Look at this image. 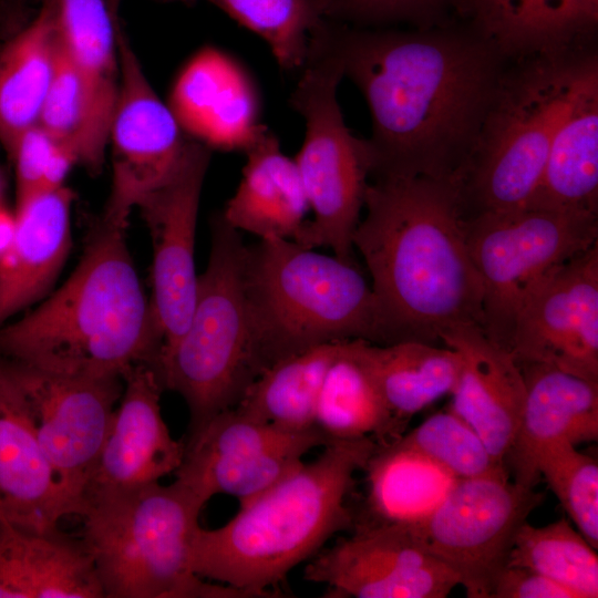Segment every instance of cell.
<instances>
[{
	"mask_svg": "<svg viewBox=\"0 0 598 598\" xmlns=\"http://www.w3.org/2000/svg\"><path fill=\"white\" fill-rule=\"evenodd\" d=\"M309 42L338 60L367 101L372 176H457L508 63L468 20L399 29L324 18Z\"/></svg>",
	"mask_w": 598,
	"mask_h": 598,
	"instance_id": "6da1fadb",
	"label": "cell"
},
{
	"mask_svg": "<svg viewBox=\"0 0 598 598\" xmlns=\"http://www.w3.org/2000/svg\"><path fill=\"white\" fill-rule=\"evenodd\" d=\"M373 177L352 244L372 278L384 344L432 342L458 324L483 328V289L466 245L458 177Z\"/></svg>",
	"mask_w": 598,
	"mask_h": 598,
	"instance_id": "7a4b0ae2",
	"label": "cell"
},
{
	"mask_svg": "<svg viewBox=\"0 0 598 598\" xmlns=\"http://www.w3.org/2000/svg\"><path fill=\"white\" fill-rule=\"evenodd\" d=\"M127 225L103 215L68 280L21 319L0 327V357L55 374L156 372L161 342L127 243Z\"/></svg>",
	"mask_w": 598,
	"mask_h": 598,
	"instance_id": "3957f363",
	"label": "cell"
},
{
	"mask_svg": "<svg viewBox=\"0 0 598 598\" xmlns=\"http://www.w3.org/2000/svg\"><path fill=\"white\" fill-rule=\"evenodd\" d=\"M379 444L371 437L332 441L309 463L239 503L238 512L215 529L198 528L192 566L197 576L275 597L299 564L312 558L334 534L354 525L348 505L354 475Z\"/></svg>",
	"mask_w": 598,
	"mask_h": 598,
	"instance_id": "277c9868",
	"label": "cell"
},
{
	"mask_svg": "<svg viewBox=\"0 0 598 598\" xmlns=\"http://www.w3.org/2000/svg\"><path fill=\"white\" fill-rule=\"evenodd\" d=\"M596 71L597 44L508 61L457 175L466 216L528 205L561 118Z\"/></svg>",
	"mask_w": 598,
	"mask_h": 598,
	"instance_id": "5b68a950",
	"label": "cell"
},
{
	"mask_svg": "<svg viewBox=\"0 0 598 598\" xmlns=\"http://www.w3.org/2000/svg\"><path fill=\"white\" fill-rule=\"evenodd\" d=\"M205 502L174 481L87 495L81 538L104 598H249L213 585L192 566L193 542Z\"/></svg>",
	"mask_w": 598,
	"mask_h": 598,
	"instance_id": "8992f818",
	"label": "cell"
},
{
	"mask_svg": "<svg viewBox=\"0 0 598 598\" xmlns=\"http://www.w3.org/2000/svg\"><path fill=\"white\" fill-rule=\"evenodd\" d=\"M243 274L262 371L331 342L384 344L373 291L352 264L290 239H260L245 247Z\"/></svg>",
	"mask_w": 598,
	"mask_h": 598,
	"instance_id": "52a82bcc",
	"label": "cell"
},
{
	"mask_svg": "<svg viewBox=\"0 0 598 598\" xmlns=\"http://www.w3.org/2000/svg\"><path fill=\"white\" fill-rule=\"evenodd\" d=\"M245 247L239 230L217 215L188 324L157 371L164 390L188 408L186 436L235 408L262 371L244 287Z\"/></svg>",
	"mask_w": 598,
	"mask_h": 598,
	"instance_id": "ba28073f",
	"label": "cell"
},
{
	"mask_svg": "<svg viewBox=\"0 0 598 598\" xmlns=\"http://www.w3.org/2000/svg\"><path fill=\"white\" fill-rule=\"evenodd\" d=\"M291 106L306 123L305 141L297 164L309 209L295 238L306 248L324 246L352 264V238L364 206L371 161L365 138L347 127L337 99L343 73L338 60L323 49L308 44Z\"/></svg>",
	"mask_w": 598,
	"mask_h": 598,
	"instance_id": "9c48e42d",
	"label": "cell"
},
{
	"mask_svg": "<svg viewBox=\"0 0 598 598\" xmlns=\"http://www.w3.org/2000/svg\"><path fill=\"white\" fill-rule=\"evenodd\" d=\"M470 257L483 289V329L509 350L515 319L557 267L598 243V215L524 206L467 215Z\"/></svg>",
	"mask_w": 598,
	"mask_h": 598,
	"instance_id": "30bf717a",
	"label": "cell"
},
{
	"mask_svg": "<svg viewBox=\"0 0 598 598\" xmlns=\"http://www.w3.org/2000/svg\"><path fill=\"white\" fill-rule=\"evenodd\" d=\"M542 496L506 473L458 480L427 516L408 526L456 575L467 597L491 598L517 530Z\"/></svg>",
	"mask_w": 598,
	"mask_h": 598,
	"instance_id": "8fae6325",
	"label": "cell"
},
{
	"mask_svg": "<svg viewBox=\"0 0 598 598\" xmlns=\"http://www.w3.org/2000/svg\"><path fill=\"white\" fill-rule=\"evenodd\" d=\"M184 441L176 481L205 503L218 494L246 502L296 468L311 450L332 442L318 427L280 429L236 406Z\"/></svg>",
	"mask_w": 598,
	"mask_h": 598,
	"instance_id": "7c38bea8",
	"label": "cell"
},
{
	"mask_svg": "<svg viewBox=\"0 0 598 598\" xmlns=\"http://www.w3.org/2000/svg\"><path fill=\"white\" fill-rule=\"evenodd\" d=\"M10 362L39 444L72 515L79 516L123 379L55 374Z\"/></svg>",
	"mask_w": 598,
	"mask_h": 598,
	"instance_id": "4fadbf2b",
	"label": "cell"
},
{
	"mask_svg": "<svg viewBox=\"0 0 598 598\" xmlns=\"http://www.w3.org/2000/svg\"><path fill=\"white\" fill-rule=\"evenodd\" d=\"M209 158V147L188 140L169 176L137 206L153 248L150 306L161 342L156 372L184 333L195 302V233Z\"/></svg>",
	"mask_w": 598,
	"mask_h": 598,
	"instance_id": "5bb4252c",
	"label": "cell"
},
{
	"mask_svg": "<svg viewBox=\"0 0 598 598\" xmlns=\"http://www.w3.org/2000/svg\"><path fill=\"white\" fill-rule=\"evenodd\" d=\"M303 577L327 586V597L445 598L460 586L408 525L391 523L357 524L310 558Z\"/></svg>",
	"mask_w": 598,
	"mask_h": 598,
	"instance_id": "9a60e30c",
	"label": "cell"
},
{
	"mask_svg": "<svg viewBox=\"0 0 598 598\" xmlns=\"http://www.w3.org/2000/svg\"><path fill=\"white\" fill-rule=\"evenodd\" d=\"M117 52L120 86L107 142L112 186L102 215L127 225L132 210L173 172L188 140L153 90L122 29Z\"/></svg>",
	"mask_w": 598,
	"mask_h": 598,
	"instance_id": "2e32d148",
	"label": "cell"
},
{
	"mask_svg": "<svg viewBox=\"0 0 598 598\" xmlns=\"http://www.w3.org/2000/svg\"><path fill=\"white\" fill-rule=\"evenodd\" d=\"M518 363H543L598 382V243L553 270L513 327Z\"/></svg>",
	"mask_w": 598,
	"mask_h": 598,
	"instance_id": "e0dca14e",
	"label": "cell"
},
{
	"mask_svg": "<svg viewBox=\"0 0 598 598\" xmlns=\"http://www.w3.org/2000/svg\"><path fill=\"white\" fill-rule=\"evenodd\" d=\"M122 379V395L83 501L99 492L159 482L174 473L183 460L185 441L174 439L163 419L164 388L155 370L147 363H135L125 370Z\"/></svg>",
	"mask_w": 598,
	"mask_h": 598,
	"instance_id": "ac0fdd59",
	"label": "cell"
},
{
	"mask_svg": "<svg viewBox=\"0 0 598 598\" xmlns=\"http://www.w3.org/2000/svg\"><path fill=\"white\" fill-rule=\"evenodd\" d=\"M439 340L460 357L450 409L480 435L495 463L506 468L526 395L519 363L478 324L448 328Z\"/></svg>",
	"mask_w": 598,
	"mask_h": 598,
	"instance_id": "d6986e66",
	"label": "cell"
},
{
	"mask_svg": "<svg viewBox=\"0 0 598 598\" xmlns=\"http://www.w3.org/2000/svg\"><path fill=\"white\" fill-rule=\"evenodd\" d=\"M70 515L31 424L11 362L0 357V520L48 530Z\"/></svg>",
	"mask_w": 598,
	"mask_h": 598,
	"instance_id": "ffe728a7",
	"label": "cell"
},
{
	"mask_svg": "<svg viewBox=\"0 0 598 598\" xmlns=\"http://www.w3.org/2000/svg\"><path fill=\"white\" fill-rule=\"evenodd\" d=\"M526 386L515 441L506 458L514 482L534 488L536 463L549 446L597 441L598 382L543 363H519Z\"/></svg>",
	"mask_w": 598,
	"mask_h": 598,
	"instance_id": "44dd1931",
	"label": "cell"
},
{
	"mask_svg": "<svg viewBox=\"0 0 598 598\" xmlns=\"http://www.w3.org/2000/svg\"><path fill=\"white\" fill-rule=\"evenodd\" d=\"M181 128L209 148L245 151L264 125L243 71L215 49L197 53L175 82L171 96Z\"/></svg>",
	"mask_w": 598,
	"mask_h": 598,
	"instance_id": "7402d4cb",
	"label": "cell"
},
{
	"mask_svg": "<svg viewBox=\"0 0 598 598\" xmlns=\"http://www.w3.org/2000/svg\"><path fill=\"white\" fill-rule=\"evenodd\" d=\"M73 200L63 185L17 202L14 237L0 260V327L54 283L71 248Z\"/></svg>",
	"mask_w": 598,
	"mask_h": 598,
	"instance_id": "603a6c76",
	"label": "cell"
},
{
	"mask_svg": "<svg viewBox=\"0 0 598 598\" xmlns=\"http://www.w3.org/2000/svg\"><path fill=\"white\" fill-rule=\"evenodd\" d=\"M0 598H104L86 545L0 520Z\"/></svg>",
	"mask_w": 598,
	"mask_h": 598,
	"instance_id": "cb8c5ba5",
	"label": "cell"
},
{
	"mask_svg": "<svg viewBox=\"0 0 598 598\" xmlns=\"http://www.w3.org/2000/svg\"><path fill=\"white\" fill-rule=\"evenodd\" d=\"M467 20L513 61L597 44L598 0H470Z\"/></svg>",
	"mask_w": 598,
	"mask_h": 598,
	"instance_id": "d4e9b609",
	"label": "cell"
},
{
	"mask_svg": "<svg viewBox=\"0 0 598 598\" xmlns=\"http://www.w3.org/2000/svg\"><path fill=\"white\" fill-rule=\"evenodd\" d=\"M244 152L243 178L223 218L260 239L292 240L309 209L295 159L281 152L278 138L266 126Z\"/></svg>",
	"mask_w": 598,
	"mask_h": 598,
	"instance_id": "484cf974",
	"label": "cell"
},
{
	"mask_svg": "<svg viewBox=\"0 0 598 598\" xmlns=\"http://www.w3.org/2000/svg\"><path fill=\"white\" fill-rule=\"evenodd\" d=\"M527 206L598 215V71L587 78L561 118Z\"/></svg>",
	"mask_w": 598,
	"mask_h": 598,
	"instance_id": "4316f807",
	"label": "cell"
},
{
	"mask_svg": "<svg viewBox=\"0 0 598 598\" xmlns=\"http://www.w3.org/2000/svg\"><path fill=\"white\" fill-rule=\"evenodd\" d=\"M60 55L52 0L0 50V142L10 154L19 136L39 124Z\"/></svg>",
	"mask_w": 598,
	"mask_h": 598,
	"instance_id": "83f0119b",
	"label": "cell"
},
{
	"mask_svg": "<svg viewBox=\"0 0 598 598\" xmlns=\"http://www.w3.org/2000/svg\"><path fill=\"white\" fill-rule=\"evenodd\" d=\"M360 348L402 435L415 413L452 393L456 384L460 357L446 346L420 340L379 344L362 339Z\"/></svg>",
	"mask_w": 598,
	"mask_h": 598,
	"instance_id": "f1b7e54d",
	"label": "cell"
},
{
	"mask_svg": "<svg viewBox=\"0 0 598 598\" xmlns=\"http://www.w3.org/2000/svg\"><path fill=\"white\" fill-rule=\"evenodd\" d=\"M361 340L340 341L321 385L315 424L330 441L371 437L385 446L402 434L364 362Z\"/></svg>",
	"mask_w": 598,
	"mask_h": 598,
	"instance_id": "f546056e",
	"label": "cell"
},
{
	"mask_svg": "<svg viewBox=\"0 0 598 598\" xmlns=\"http://www.w3.org/2000/svg\"><path fill=\"white\" fill-rule=\"evenodd\" d=\"M61 47L90 93L107 136L120 86L117 31L105 0H52Z\"/></svg>",
	"mask_w": 598,
	"mask_h": 598,
	"instance_id": "4dcf8cb0",
	"label": "cell"
},
{
	"mask_svg": "<svg viewBox=\"0 0 598 598\" xmlns=\"http://www.w3.org/2000/svg\"><path fill=\"white\" fill-rule=\"evenodd\" d=\"M364 470L369 523H416L427 516L458 481L396 442L378 446Z\"/></svg>",
	"mask_w": 598,
	"mask_h": 598,
	"instance_id": "1f68e13d",
	"label": "cell"
},
{
	"mask_svg": "<svg viewBox=\"0 0 598 598\" xmlns=\"http://www.w3.org/2000/svg\"><path fill=\"white\" fill-rule=\"evenodd\" d=\"M339 343L313 347L274 362L249 385L236 408L289 431L317 427L319 393Z\"/></svg>",
	"mask_w": 598,
	"mask_h": 598,
	"instance_id": "d6a6232c",
	"label": "cell"
},
{
	"mask_svg": "<svg viewBox=\"0 0 598 598\" xmlns=\"http://www.w3.org/2000/svg\"><path fill=\"white\" fill-rule=\"evenodd\" d=\"M596 550L564 517L542 527L525 522L517 530L507 565L533 569L575 598H597Z\"/></svg>",
	"mask_w": 598,
	"mask_h": 598,
	"instance_id": "836d02e7",
	"label": "cell"
},
{
	"mask_svg": "<svg viewBox=\"0 0 598 598\" xmlns=\"http://www.w3.org/2000/svg\"><path fill=\"white\" fill-rule=\"evenodd\" d=\"M190 3L196 0H157ZM260 35L278 64L289 71L305 64L310 32L326 18L331 0H206Z\"/></svg>",
	"mask_w": 598,
	"mask_h": 598,
	"instance_id": "e575fe53",
	"label": "cell"
},
{
	"mask_svg": "<svg viewBox=\"0 0 598 598\" xmlns=\"http://www.w3.org/2000/svg\"><path fill=\"white\" fill-rule=\"evenodd\" d=\"M39 124L58 143L72 150L79 163L87 169L93 173L101 169L107 136L97 124L86 85L65 55L61 43L56 70Z\"/></svg>",
	"mask_w": 598,
	"mask_h": 598,
	"instance_id": "d590c367",
	"label": "cell"
},
{
	"mask_svg": "<svg viewBox=\"0 0 598 598\" xmlns=\"http://www.w3.org/2000/svg\"><path fill=\"white\" fill-rule=\"evenodd\" d=\"M456 480L508 474L495 463L480 435L451 409L437 412L398 441Z\"/></svg>",
	"mask_w": 598,
	"mask_h": 598,
	"instance_id": "8d00e7d4",
	"label": "cell"
},
{
	"mask_svg": "<svg viewBox=\"0 0 598 598\" xmlns=\"http://www.w3.org/2000/svg\"><path fill=\"white\" fill-rule=\"evenodd\" d=\"M536 473L556 495L577 530L598 548V465L568 442L546 448L537 460Z\"/></svg>",
	"mask_w": 598,
	"mask_h": 598,
	"instance_id": "74e56055",
	"label": "cell"
},
{
	"mask_svg": "<svg viewBox=\"0 0 598 598\" xmlns=\"http://www.w3.org/2000/svg\"><path fill=\"white\" fill-rule=\"evenodd\" d=\"M470 0H331L326 18L357 28L427 29L467 20Z\"/></svg>",
	"mask_w": 598,
	"mask_h": 598,
	"instance_id": "f35d334b",
	"label": "cell"
},
{
	"mask_svg": "<svg viewBox=\"0 0 598 598\" xmlns=\"http://www.w3.org/2000/svg\"><path fill=\"white\" fill-rule=\"evenodd\" d=\"M14 163L17 202L63 186L75 153L58 143L40 124L24 131L9 154Z\"/></svg>",
	"mask_w": 598,
	"mask_h": 598,
	"instance_id": "ab89813d",
	"label": "cell"
},
{
	"mask_svg": "<svg viewBox=\"0 0 598 598\" xmlns=\"http://www.w3.org/2000/svg\"><path fill=\"white\" fill-rule=\"evenodd\" d=\"M491 598H575V596L533 569L506 565L494 582Z\"/></svg>",
	"mask_w": 598,
	"mask_h": 598,
	"instance_id": "60d3db41",
	"label": "cell"
},
{
	"mask_svg": "<svg viewBox=\"0 0 598 598\" xmlns=\"http://www.w3.org/2000/svg\"><path fill=\"white\" fill-rule=\"evenodd\" d=\"M16 214L0 205V260L9 250L16 233Z\"/></svg>",
	"mask_w": 598,
	"mask_h": 598,
	"instance_id": "b9f144b4",
	"label": "cell"
},
{
	"mask_svg": "<svg viewBox=\"0 0 598 598\" xmlns=\"http://www.w3.org/2000/svg\"><path fill=\"white\" fill-rule=\"evenodd\" d=\"M105 1L107 3V7H109L113 18L116 21H120L118 10H120V6H121L122 0H105Z\"/></svg>",
	"mask_w": 598,
	"mask_h": 598,
	"instance_id": "7bdbcfd3",
	"label": "cell"
},
{
	"mask_svg": "<svg viewBox=\"0 0 598 598\" xmlns=\"http://www.w3.org/2000/svg\"><path fill=\"white\" fill-rule=\"evenodd\" d=\"M0 192H1V184H0Z\"/></svg>",
	"mask_w": 598,
	"mask_h": 598,
	"instance_id": "ee69618b",
	"label": "cell"
}]
</instances>
